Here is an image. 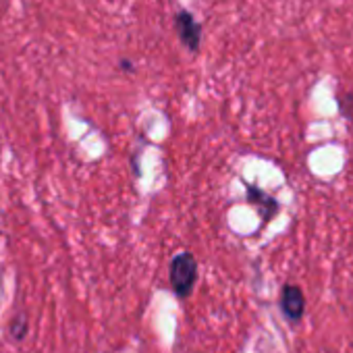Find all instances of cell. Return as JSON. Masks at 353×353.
<instances>
[{
	"label": "cell",
	"mask_w": 353,
	"mask_h": 353,
	"mask_svg": "<svg viewBox=\"0 0 353 353\" xmlns=\"http://www.w3.org/2000/svg\"><path fill=\"white\" fill-rule=\"evenodd\" d=\"M198 281V262L190 252L176 254L170 262V287L181 299H188Z\"/></svg>",
	"instance_id": "1"
},
{
	"label": "cell",
	"mask_w": 353,
	"mask_h": 353,
	"mask_svg": "<svg viewBox=\"0 0 353 353\" xmlns=\"http://www.w3.org/2000/svg\"><path fill=\"white\" fill-rule=\"evenodd\" d=\"M281 307L291 322H299L305 312V295L297 285H285L281 289Z\"/></svg>",
	"instance_id": "2"
},
{
	"label": "cell",
	"mask_w": 353,
	"mask_h": 353,
	"mask_svg": "<svg viewBox=\"0 0 353 353\" xmlns=\"http://www.w3.org/2000/svg\"><path fill=\"white\" fill-rule=\"evenodd\" d=\"M245 192H248V202L258 208V212H260V216H262L264 223L272 221L279 214L281 204L272 196H268L266 192H262L256 185H245Z\"/></svg>",
	"instance_id": "3"
},
{
	"label": "cell",
	"mask_w": 353,
	"mask_h": 353,
	"mask_svg": "<svg viewBox=\"0 0 353 353\" xmlns=\"http://www.w3.org/2000/svg\"><path fill=\"white\" fill-rule=\"evenodd\" d=\"M174 21H176V32H179L181 42L192 52H198V48H200V36H202V30H200L198 21L188 11H181L179 15H176Z\"/></svg>",
	"instance_id": "4"
},
{
	"label": "cell",
	"mask_w": 353,
	"mask_h": 353,
	"mask_svg": "<svg viewBox=\"0 0 353 353\" xmlns=\"http://www.w3.org/2000/svg\"><path fill=\"white\" fill-rule=\"evenodd\" d=\"M28 330H30V320H28V316H26L23 312L15 314V318H11V324H9V332H11L13 341L21 343V341L26 339Z\"/></svg>",
	"instance_id": "5"
},
{
	"label": "cell",
	"mask_w": 353,
	"mask_h": 353,
	"mask_svg": "<svg viewBox=\"0 0 353 353\" xmlns=\"http://www.w3.org/2000/svg\"><path fill=\"white\" fill-rule=\"evenodd\" d=\"M123 69H125V71H131V63H127V61H123Z\"/></svg>",
	"instance_id": "6"
},
{
	"label": "cell",
	"mask_w": 353,
	"mask_h": 353,
	"mask_svg": "<svg viewBox=\"0 0 353 353\" xmlns=\"http://www.w3.org/2000/svg\"><path fill=\"white\" fill-rule=\"evenodd\" d=\"M351 347H353V345H351Z\"/></svg>",
	"instance_id": "7"
}]
</instances>
